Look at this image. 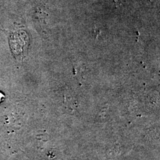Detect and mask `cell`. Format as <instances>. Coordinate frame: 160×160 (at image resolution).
<instances>
[{
    "mask_svg": "<svg viewBox=\"0 0 160 160\" xmlns=\"http://www.w3.org/2000/svg\"><path fill=\"white\" fill-rule=\"evenodd\" d=\"M4 98V96L2 94V93L0 92V103L3 101Z\"/></svg>",
    "mask_w": 160,
    "mask_h": 160,
    "instance_id": "7a4b0ae2",
    "label": "cell"
},
{
    "mask_svg": "<svg viewBox=\"0 0 160 160\" xmlns=\"http://www.w3.org/2000/svg\"><path fill=\"white\" fill-rule=\"evenodd\" d=\"M27 35L24 32H17L12 33L10 38V45L15 58H20L25 53L27 48Z\"/></svg>",
    "mask_w": 160,
    "mask_h": 160,
    "instance_id": "6da1fadb",
    "label": "cell"
}]
</instances>
